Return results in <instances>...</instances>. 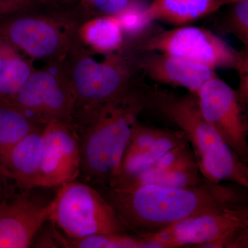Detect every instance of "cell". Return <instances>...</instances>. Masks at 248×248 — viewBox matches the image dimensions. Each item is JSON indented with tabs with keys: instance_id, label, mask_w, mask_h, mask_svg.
<instances>
[{
	"instance_id": "6da1fadb",
	"label": "cell",
	"mask_w": 248,
	"mask_h": 248,
	"mask_svg": "<svg viewBox=\"0 0 248 248\" xmlns=\"http://www.w3.org/2000/svg\"><path fill=\"white\" fill-rule=\"evenodd\" d=\"M106 198L127 229L137 235L151 234L186 218L248 203V190L204 180L178 188L143 186L108 188Z\"/></svg>"
},
{
	"instance_id": "7a4b0ae2",
	"label": "cell",
	"mask_w": 248,
	"mask_h": 248,
	"mask_svg": "<svg viewBox=\"0 0 248 248\" xmlns=\"http://www.w3.org/2000/svg\"><path fill=\"white\" fill-rule=\"evenodd\" d=\"M150 91L136 84L110 101L80 128L81 173L87 182L108 187L139 115L148 108Z\"/></svg>"
},
{
	"instance_id": "3957f363",
	"label": "cell",
	"mask_w": 248,
	"mask_h": 248,
	"mask_svg": "<svg viewBox=\"0 0 248 248\" xmlns=\"http://www.w3.org/2000/svg\"><path fill=\"white\" fill-rule=\"evenodd\" d=\"M141 54L136 42H125L118 51L97 62L78 37L63 60L76 96L73 125L78 131L104 106L136 85Z\"/></svg>"
},
{
	"instance_id": "277c9868",
	"label": "cell",
	"mask_w": 248,
	"mask_h": 248,
	"mask_svg": "<svg viewBox=\"0 0 248 248\" xmlns=\"http://www.w3.org/2000/svg\"><path fill=\"white\" fill-rule=\"evenodd\" d=\"M155 109L185 135L204 179L230 182L248 190V166L205 120L196 94L177 95L150 91L148 108Z\"/></svg>"
},
{
	"instance_id": "5b68a950",
	"label": "cell",
	"mask_w": 248,
	"mask_h": 248,
	"mask_svg": "<svg viewBox=\"0 0 248 248\" xmlns=\"http://www.w3.org/2000/svg\"><path fill=\"white\" fill-rule=\"evenodd\" d=\"M69 13L37 4L0 17V38L32 60L63 62L78 39Z\"/></svg>"
},
{
	"instance_id": "8992f818",
	"label": "cell",
	"mask_w": 248,
	"mask_h": 248,
	"mask_svg": "<svg viewBox=\"0 0 248 248\" xmlns=\"http://www.w3.org/2000/svg\"><path fill=\"white\" fill-rule=\"evenodd\" d=\"M48 221L66 236L127 234V228L105 197L84 183H65L49 202Z\"/></svg>"
},
{
	"instance_id": "52a82bcc",
	"label": "cell",
	"mask_w": 248,
	"mask_h": 248,
	"mask_svg": "<svg viewBox=\"0 0 248 248\" xmlns=\"http://www.w3.org/2000/svg\"><path fill=\"white\" fill-rule=\"evenodd\" d=\"M6 100L40 125L53 121L73 125L76 96L63 61L48 62L36 69L22 89Z\"/></svg>"
},
{
	"instance_id": "ba28073f",
	"label": "cell",
	"mask_w": 248,
	"mask_h": 248,
	"mask_svg": "<svg viewBox=\"0 0 248 248\" xmlns=\"http://www.w3.org/2000/svg\"><path fill=\"white\" fill-rule=\"evenodd\" d=\"M247 228L248 203L191 217L156 232L138 236L143 248H226L235 235Z\"/></svg>"
},
{
	"instance_id": "9c48e42d",
	"label": "cell",
	"mask_w": 248,
	"mask_h": 248,
	"mask_svg": "<svg viewBox=\"0 0 248 248\" xmlns=\"http://www.w3.org/2000/svg\"><path fill=\"white\" fill-rule=\"evenodd\" d=\"M141 52H159L217 68H234L238 53L211 31L182 27L145 35L138 42Z\"/></svg>"
},
{
	"instance_id": "30bf717a",
	"label": "cell",
	"mask_w": 248,
	"mask_h": 248,
	"mask_svg": "<svg viewBox=\"0 0 248 248\" xmlns=\"http://www.w3.org/2000/svg\"><path fill=\"white\" fill-rule=\"evenodd\" d=\"M196 95L204 118L248 166V109L239 91L216 75Z\"/></svg>"
},
{
	"instance_id": "8fae6325",
	"label": "cell",
	"mask_w": 248,
	"mask_h": 248,
	"mask_svg": "<svg viewBox=\"0 0 248 248\" xmlns=\"http://www.w3.org/2000/svg\"><path fill=\"white\" fill-rule=\"evenodd\" d=\"M45 147L35 187L60 186L81 173L79 136L72 124L53 121L43 130Z\"/></svg>"
},
{
	"instance_id": "7c38bea8",
	"label": "cell",
	"mask_w": 248,
	"mask_h": 248,
	"mask_svg": "<svg viewBox=\"0 0 248 248\" xmlns=\"http://www.w3.org/2000/svg\"><path fill=\"white\" fill-rule=\"evenodd\" d=\"M32 190L10 191L0 203V248H27L48 221L49 202H41Z\"/></svg>"
},
{
	"instance_id": "4fadbf2b",
	"label": "cell",
	"mask_w": 248,
	"mask_h": 248,
	"mask_svg": "<svg viewBox=\"0 0 248 248\" xmlns=\"http://www.w3.org/2000/svg\"><path fill=\"white\" fill-rule=\"evenodd\" d=\"M182 130L148 126L137 122L117 176L108 188L120 187L149 169L172 148L187 142Z\"/></svg>"
},
{
	"instance_id": "5bb4252c",
	"label": "cell",
	"mask_w": 248,
	"mask_h": 248,
	"mask_svg": "<svg viewBox=\"0 0 248 248\" xmlns=\"http://www.w3.org/2000/svg\"><path fill=\"white\" fill-rule=\"evenodd\" d=\"M205 180L188 142L172 148L149 169L115 189L139 186L178 188L198 185Z\"/></svg>"
},
{
	"instance_id": "9a60e30c",
	"label": "cell",
	"mask_w": 248,
	"mask_h": 248,
	"mask_svg": "<svg viewBox=\"0 0 248 248\" xmlns=\"http://www.w3.org/2000/svg\"><path fill=\"white\" fill-rule=\"evenodd\" d=\"M139 65L140 71L155 81L184 88L193 94L216 76L210 67L159 52H141Z\"/></svg>"
},
{
	"instance_id": "2e32d148",
	"label": "cell",
	"mask_w": 248,
	"mask_h": 248,
	"mask_svg": "<svg viewBox=\"0 0 248 248\" xmlns=\"http://www.w3.org/2000/svg\"><path fill=\"white\" fill-rule=\"evenodd\" d=\"M43 130L30 134L0 154V162L9 179L20 190L34 189L45 151Z\"/></svg>"
},
{
	"instance_id": "e0dca14e",
	"label": "cell",
	"mask_w": 248,
	"mask_h": 248,
	"mask_svg": "<svg viewBox=\"0 0 248 248\" xmlns=\"http://www.w3.org/2000/svg\"><path fill=\"white\" fill-rule=\"evenodd\" d=\"M81 45L91 53L110 55L125 44V36L116 16H99L81 23L77 31Z\"/></svg>"
},
{
	"instance_id": "ac0fdd59",
	"label": "cell",
	"mask_w": 248,
	"mask_h": 248,
	"mask_svg": "<svg viewBox=\"0 0 248 248\" xmlns=\"http://www.w3.org/2000/svg\"><path fill=\"white\" fill-rule=\"evenodd\" d=\"M226 6V0H153L146 8L152 22L185 25L216 12Z\"/></svg>"
},
{
	"instance_id": "d6986e66",
	"label": "cell",
	"mask_w": 248,
	"mask_h": 248,
	"mask_svg": "<svg viewBox=\"0 0 248 248\" xmlns=\"http://www.w3.org/2000/svg\"><path fill=\"white\" fill-rule=\"evenodd\" d=\"M22 52L0 38V98L9 99L19 91L36 71Z\"/></svg>"
},
{
	"instance_id": "ffe728a7",
	"label": "cell",
	"mask_w": 248,
	"mask_h": 248,
	"mask_svg": "<svg viewBox=\"0 0 248 248\" xmlns=\"http://www.w3.org/2000/svg\"><path fill=\"white\" fill-rule=\"evenodd\" d=\"M45 127L32 122L12 103L0 98V154Z\"/></svg>"
},
{
	"instance_id": "44dd1931",
	"label": "cell",
	"mask_w": 248,
	"mask_h": 248,
	"mask_svg": "<svg viewBox=\"0 0 248 248\" xmlns=\"http://www.w3.org/2000/svg\"><path fill=\"white\" fill-rule=\"evenodd\" d=\"M62 248H141L138 236L123 234H95L79 239L60 235Z\"/></svg>"
},
{
	"instance_id": "7402d4cb",
	"label": "cell",
	"mask_w": 248,
	"mask_h": 248,
	"mask_svg": "<svg viewBox=\"0 0 248 248\" xmlns=\"http://www.w3.org/2000/svg\"><path fill=\"white\" fill-rule=\"evenodd\" d=\"M133 2L134 0H78L67 11L79 25L91 18L116 16Z\"/></svg>"
},
{
	"instance_id": "603a6c76",
	"label": "cell",
	"mask_w": 248,
	"mask_h": 248,
	"mask_svg": "<svg viewBox=\"0 0 248 248\" xmlns=\"http://www.w3.org/2000/svg\"><path fill=\"white\" fill-rule=\"evenodd\" d=\"M147 7H141L135 1L120 14L116 15L123 30L125 41L138 40L144 37L152 24L146 13Z\"/></svg>"
},
{
	"instance_id": "cb8c5ba5",
	"label": "cell",
	"mask_w": 248,
	"mask_h": 248,
	"mask_svg": "<svg viewBox=\"0 0 248 248\" xmlns=\"http://www.w3.org/2000/svg\"><path fill=\"white\" fill-rule=\"evenodd\" d=\"M232 8L225 21L224 30L233 34L248 46V0H240Z\"/></svg>"
},
{
	"instance_id": "d4e9b609",
	"label": "cell",
	"mask_w": 248,
	"mask_h": 248,
	"mask_svg": "<svg viewBox=\"0 0 248 248\" xmlns=\"http://www.w3.org/2000/svg\"><path fill=\"white\" fill-rule=\"evenodd\" d=\"M235 69L239 77V93L248 109V46H244L238 53Z\"/></svg>"
},
{
	"instance_id": "484cf974",
	"label": "cell",
	"mask_w": 248,
	"mask_h": 248,
	"mask_svg": "<svg viewBox=\"0 0 248 248\" xmlns=\"http://www.w3.org/2000/svg\"><path fill=\"white\" fill-rule=\"evenodd\" d=\"M35 0H0V17L35 4Z\"/></svg>"
},
{
	"instance_id": "4316f807",
	"label": "cell",
	"mask_w": 248,
	"mask_h": 248,
	"mask_svg": "<svg viewBox=\"0 0 248 248\" xmlns=\"http://www.w3.org/2000/svg\"><path fill=\"white\" fill-rule=\"evenodd\" d=\"M78 0H35L36 4L46 7L60 10H68L78 2Z\"/></svg>"
},
{
	"instance_id": "83f0119b",
	"label": "cell",
	"mask_w": 248,
	"mask_h": 248,
	"mask_svg": "<svg viewBox=\"0 0 248 248\" xmlns=\"http://www.w3.org/2000/svg\"><path fill=\"white\" fill-rule=\"evenodd\" d=\"M226 248H248V228L235 235Z\"/></svg>"
},
{
	"instance_id": "f1b7e54d",
	"label": "cell",
	"mask_w": 248,
	"mask_h": 248,
	"mask_svg": "<svg viewBox=\"0 0 248 248\" xmlns=\"http://www.w3.org/2000/svg\"><path fill=\"white\" fill-rule=\"evenodd\" d=\"M9 181L11 179L8 176L7 172L0 162V203L12 190L9 186Z\"/></svg>"
},
{
	"instance_id": "f546056e",
	"label": "cell",
	"mask_w": 248,
	"mask_h": 248,
	"mask_svg": "<svg viewBox=\"0 0 248 248\" xmlns=\"http://www.w3.org/2000/svg\"><path fill=\"white\" fill-rule=\"evenodd\" d=\"M238 1H240V0H226V5H231Z\"/></svg>"
}]
</instances>
